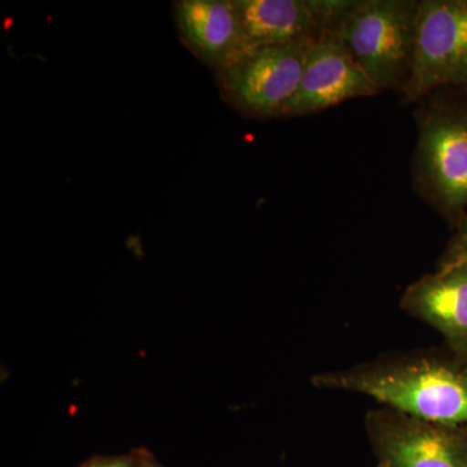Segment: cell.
<instances>
[{"mask_svg": "<svg viewBox=\"0 0 467 467\" xmlns=\"http://www.w3.org/2000/svg\"><path fill=\"white\" fill-rule=\"evenodd\" d=\"M318 389L370 396L407 416L467 425V358H418L361 365L313 378Z\"/></svg>", "mask_w": 467, "mask_h": 467, "instance_id": "cell-1", "label": "cell"}, {"mask_svg": "<svg viewBox=\"0 0 467 467\" xmlns=\"http://www.w3.org/2000/svg\"><path fill=\"white\" fill-rule=\"evenodd\" d=\"M420 2H353L335 33L378 90L401 88L413 63Z\"/></svg>", "mask_w": 467, "mask_h": 467, "instance_id": "cell-2", "label": "cell"}, {"mask_svg": "<svg viewBox=\"0 0 467 467\" xmlns=\"http://www.w3.org/2000/svg\"><path fill=\"white\" fill-rule=\"evenodd\" d=\"M316 41L254 46L216 70L221 97L251 119L281 117L301 81Z\"/></svg>", "mask_w": 467, "mask_h": 467, "instance_id": "cell-3", "label": "cell"}, {"mask_svg": "<svg viewBox=\"0 0 467 467\" xmlns=\"http://www.w3.org/2000/svg\"><path fill=\"white\" fill-rule=\"evenodd\" d=\"M416 159L427 198L461 221L467 212V101L426 110L420 119Z\"/></svg>", "mask_w": 467, "mask_h": 467, "instance_id": "cell-4", "label": "cell"}, {"mask_svg": "<svg viewBox=\"0 0 467 467\" xmlns=\"http://www.w3.org/2000/svg\"><path fill=\"white\" fill-rule=\"evenodd\" d=\"M445 86L467 88V0H425L418 5L404 99H420Z\"/></svg>", "mask_w": 467, "mask_h": 467, "instance_id": "cell-5", "label": "cell"}, {"mask_svg": "<svg viewBox=\"0 0 467 467\" xmlns=\"http://www.w3.org/2000/svg\"><path fill=\"white\" fill-rule=\"evenodd\" d=\"M378 467H467V425L383 410L368 420Z\"/></svg>", "mask_w": 467, "mask_h": 467, "instance_id": "cell-6", "label": "cell"}, {"mask_svg": "<svg viewBox=\"0 0 467 467\" xmlns=\"http://www.w3.org/2000/svg\"><path fill=\"white\" fill-rule=\"evenodd\" d=\"M244 48L317 41L333 33L352 7L342 0H234Z\"/></svg>", "mask_w": 467, "mask_h": 467, "instance_id": "cell-7", "label": "cell"}, {"mask_svg": "<svg viewBox=\"0 0 467 467\" xmlns=\"http://www.w3.org/2000/svg\"><path fill=\"white\" fill-rule=\"evenodd\" d=\"M378 92L340 36L327 33L310 47L299 88L281 117L312 115Z\"/></svg>", "mask_w": 467, "mask_h": 467, "instance_id": "cell-8", "label": "cell"}, {"mask_svg": "<svg viewBox=\"0 0 467 467\" xmlns=\"http://www.w3.org/2000/svg\"><path fill=\"white\" fill-rule=\"evenodd\" d=\"M401 306L436 328L454 355L467 358V260L441 265L409 285Z\"/></svg>", "mask_w": 467, "mask_h": 467, "instance_id": "cell-9", "label": "cell"}, {"mask_svg": "<svg viewBox=\"0 0 467 467\" xmlns=\"http://www.w3.org/2000/svg\"><path fill=\"white\" fill-rule=\"evenodd\" d=\"M173 17L183 45L214 72L244 50L234 0H177Z\"/></svg>", "mask_w": 467, "mask_h": 467, "instance_id": "cell-10", "label": "cell"}, {"mask_svg": "<svg viewBox=\"0 0 467 467\" xmlns=\"http://www.w3.org/2000/svg\"><path fill=\"white\" fill-rule=\"evenodd\" d=\"M462 260H467V212L465 216L461 218L459 230L442 257L441 265Z\"/></svg>", "mask_w": 467, "mask_h": 467, "instance_id": "cell-11", "label": "cell"}, {"mask_svg": "<svg viewBox=\"0 0 467 467\" xmlns=\"http://www.w3.org/2000/svg\"><path fill=\"white\" fill-rule=\"evenodd\" d=\"M140 450L125 456H98L79 467H140Z\"/></svg>", "mask_w": 467, "mask_h": 467, "instance_id": "cell-12", "label": "cell"}, {"mask_svg": "<svg viewBox=\"0 0 467 467\" xmlns=\"http://www.w3.org/2000/svg\"><path fill=\"white\" fill-rule=\"evenodd\" d=\"M140 467H164L160 465L158 461L153 459L152 454L149 453V451H144L140 450Z\"/></svg>", "mask_w": 467, "mask_h": 467, "instance_id": "cell-13", "label": "cell"}]
</instances>
